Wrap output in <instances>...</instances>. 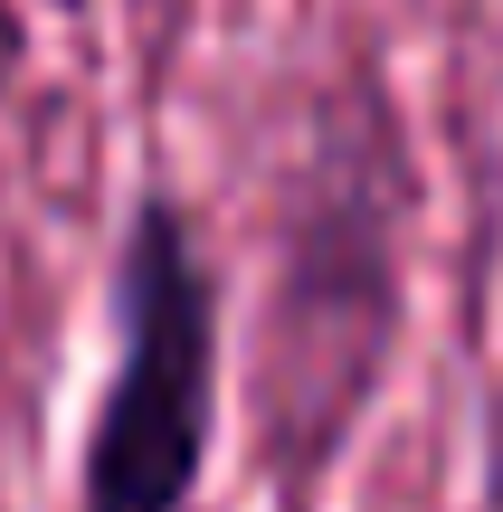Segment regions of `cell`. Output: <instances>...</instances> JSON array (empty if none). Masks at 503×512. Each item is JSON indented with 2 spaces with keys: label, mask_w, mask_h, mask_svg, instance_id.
I'll return each instance as SVG.
<instances>
[{
  "label": "cell",
  "mask_w": 503,
  "mask_h": 512,
  "mask_svg": "<svg viewBox=\"0 0 503 512\" xmlns=\"http://www.w3.org/2000/svg\"><path fill=\"white\" fill-rule=\"evenodd\" d=\"M494 494H503V427H494Z\"/></svg>",
  "instance_id": "7a4b0ae2"
},
{
  "label": "cell",
  "mask_w": 503,
  "mask_h": 512,
  "mask_svg": "<svg viewBox=\"0 0 503 512\" xmlns=\"http://www.w3.org/2000/svg\"><path fill=\"white\" fill-rule=\"evenodd\" d=\"M219 437V275L200 219L143 190L114 247V370L95 389L76 512H190Z\"/></svg>",
  "instance_id": "6da1fadb"
}]
</instances>
